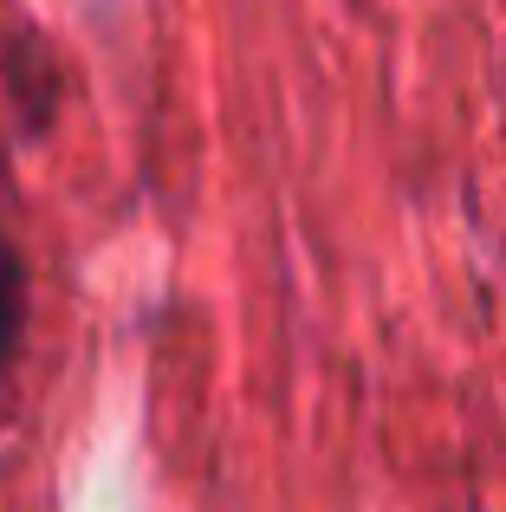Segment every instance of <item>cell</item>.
<instances>
[{
  "label": "cell",
  "instance_id": "6da1fadb",
  "mask_svg": "<svg viewBox=\"0 0 506 512\" xmlns=\"http://www.w3.org/2000/svg\"><path fill=\"white\" fill-rule=\"evenodd\" d=\"M13 338H20V260L0 240V357L13 350Z\"/></svg>",
  "mask_w": 506,
  "mask_h": 512
}]
</instances>
